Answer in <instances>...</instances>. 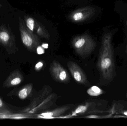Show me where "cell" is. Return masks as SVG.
<instances>
[{
	"mask_svg": "<svg viewBox=\"0 0 127 126\" xmlns=\"http://www.w3.org/2000/svg\"><path fill=\"white\" fill-rule=\"evenodd\" d=\"M19 30L23 44L28 49L33 51L36 46L35 41L25 29L21 20H19Z\"/></svg>",
	"mask_w": 127,
	"mask_h": 126,
	"instance_id": "cell-8",
	"label": "cell"
},
{
	"mask_svg": "<svg viewBox=\"0 0 127 126\" xmlns=\"http://www.w3.org/2000/svg\"><path fill=\"white\" fill-rule=\"evenodd\" d=\"M112 33L106 35L103 40L97 66L104 79L110 80L113 76L115 68Z\"/></svg>",
	"mask_w": 127,
	"mask_h": 126,
	"instance_id": "cell-1",
	"label": "cell"
},
{
	"mask_svg": "<svg viewBox=\"0 0 127 126\" xmlns=\"http://www.w3.org/2000/svg\"><path fill=\"white\" fill-rule=\"evenodd\" d=\"M103 117H101V116L95 115H88L85 117V118H101Z\"/></svg>",
	"mask_w": 127,
	"mask_h": 126,
	"instance_id": "cell-19",
	"label": "cell"
},
{
	"mask_svg": "<svg viewBox=\"0 0 127 126\" xmlns=\"http://www.w3.org/2000/svg\"><path fill=\"white\" fill-rule=\"evenodd\" d=\"M48 44H43L42 47L45 49H47L48 48Z\"/></svg>",
	"mask_w": 127,
	"mask_h": 126,
	"instance_id": "cell-20",
	"label": "cell"
},
{
	"mask_svg": "<svg viewBox=\"0 0 127 126\" xmlns=\"http://www.w3.org/2000/svg\"><path fill=\"white\" fill-rule=\"evenodd\" d=\"M26 25L30 30L32 31H33L34 27V20L32 18H28L26 21Z\"/></svg>",
	"mask_w": 127,
	"mask_h": 126,
	"instance_id": "cell-15",
	"label": "cell"
},
{
	"mask_svg": "<svg viewBox=\"0 0 127 126\" xmlns=\"http://www.w3.org/2000/svg\"><path fill=\"white\" fill-rule=\"evenodd\" d=\"M67 66L73 79L78 83L83 85H87L89 82L83 71L81 67L74 61H69Z\"/></svg>",
	"mask_w": 127,
	"mask_h": 126,
	"instance_id": "cell-4",
	"label": "cell"
},
{
	"mask_svg": "<svg viewBox=\"0 0 127 126\" xmlns=\"http://www.w3.org/2000/svg\"><path fill=\"white\" fill-rule=\"evenodd\" d=\"M124 114L125 115H127V111L125 112H124Z\"/></svg>",
	"mask_w": 127,
	"mask_h": 126,
	"instance_id": "cell-21",
	"label": "cell"
},
{
	"mask_svg": "<svg viewBox=\"0 0 127 126\" xmlns=\"http://www.w3.org/2000/svg\"><path fill=\"white\" fill-rule=\"evenodd\" d=\"M92 105V104L89 103H86L84 105H80L77 108L72 112L71 115L72 117L77 115L83 114L87 112Z\"/></svg>",
	"mask_w": 127,
	"mask_h": 126,
	"instance_id": "cell-11",
	"label": "cell"
},
{
	"mask_svg": "<svg viewBox=\"0 0 127 126\" xmlns=\"http://www.w3.org/2000/svg\"><path fill=\"white\" fill-rule=\"evenodd\" d=\"M50 71L51 77L57 82L66 84L70 81V78L68 72L57 61H53L51 63Z\"/></svg>",
	"mask_w": 127,
	"mask_h": 126,
	"instance_id": "cell-3",
	"label": "cell"
},
{
	"mask_svg": "<svg viewBox=\"0 0 127 126\" xmlns=\"http://www.w3.org/2000/svg\"><path fill=\"white\" fill-rule=\"evenodd\" d=\"M87 94L92 97H97L103 94V91L100 88L93 86L87 90Z\"/></svg>",
	"mask_w": 127,
	"mask_h": 126,
	"instance_id": "cell-12",
	"label": "cell"
},
{
	"mask_svg": "<svg viewBox=\"0 0 127 126\" xmlns=\"http://www.w3.org/2000/svg\"><path fill=\"white\" fill-rule=\"evenodd\" d=\"M11 113L12 111L6 105L3 100L0 98V113L8 114Z\"/></svg>",
	"mask_w": 127,
	"mask_h": 126,
	"instance_id": "cell-13",
	"label": "cell"
},
{
	"mask_svg": "<svg viewBox=\"0 0 127 126\" xmlns=\"http://www.w3.org/2000/svg\"><path fill=\"white\" fill-rule=\"evenodd\" d=\"M0 46L3 47L9 55L15 54L18 50L15 36L5 25L0 26Z\"/></svg>",
	"mask_w": 127,
	"mask_h": 126,
	"instance_id": "cell-2",
	"label": "cell"
},
{
	"mask_svg": "<svg viewBox=\"0 0 127 126\" xmlns=\"http://www.w3.org/2000/svg\"><path fill=\"white\" fill-rule=\"evenodd\" d=\"M70 107L69 106H64L57 108L51 111H47L42 112L39 115L43 116H51V117H58L62 115L66 112Z\"/></svg>",
	"mask_w": 127,
	"mask_h": 126,
	"instance_id": "cell-10",
	"label": "cell"
},
{
	"mask_svg": "<svg viewBox=\"0 0 127 126\" xmlns=\"http://www.w3.org/2000/svg\"><path fill=\"white\" fill-rule=\"evenodd\" d=\"M52 89L49 86H45L39 92L37 96L33 99L27 108L25 109L24 112H29L30 111L36 107L41 103L51 92Z\"/></svg>",
	"mask_w": 127,
	"mask_h": 126,
	"instance_id": "cell-7",
	"label": "cell"
},
{
	"mask_svg": "<svg viewBox=\"0 0 127 126\" xmlns=\"http://www.w3.org/2000/svg\"><path fill=\"white\" fill-rule=\"evenodd\" d=\"M126 24H127V22H126Z\"/></svg>",
	"mask_w": 127,
	"mask_h": 126,
	"instance_id": "cell-22",
	"label": "cell"
},
{
	"mask_svg": "<svg viewBox=\"0 0 127 126\" xmlns=\"http://www.w3.org/2000/svg\"><path fill=\"white\" fill-rule=\"evenodd\" d=\"M58 98V96L55 93L50 94L47 96L41 103L28 113L36 114L41 112L50 108L54 104Z\"/></svg>",
	"mask_w": 127,
	"mask_h": 126,
	"instance_id": "cell-6",
	"label": "cell"
},
{
	"mask_svg": "<svg viewBox=\"0 0 127 126\" xmlns=\"http://www.w3.org/2000/svg\"><path fill=\"white\" fill-rule=\"evenodd\" d=\"M36 52L38 54H42L44 53V50L42 47L38 46L36 49Z\"/></svg>",
	"mask_w": 127,
	"mask_h": 126,
	"instance_id": "cell-18",
	"label": "cell"
},
{
	"mask_svg": "<svg viewBox=\"0 0 127 126\" xmlns=\"http://www.w3.org/2000/svg\"><path fill=\"white\" fill-rule=\"evenodd\" d=\"M1 7V4H0V7Z\"/></svg>",
	"mask_w": 127,
	"mask_h": 126,
	"instance_id": "cell-23",
	"label": "cell"
},
{
	"mask_svg": "<svg viewBox=\"0 0 127 126\" xmlns=\"http://www.w3.org/2000/svg\"><path fill=\"white\" fill-rule=\"evenodd\" d=\"M24 80V75L19 69H16L10 72L4 81L2 87L10 88L18 86Z\"/></svg>",
	"mask_w": 127,
	"mask_h": 126,
	"instance_id": "cell-5",
	"label": "cell"
},
{
	"mask_svg": "<svg viewBox=\"0 0 127 126\" xmlns=\"http://www.w3.org/2000/svg\"><path fill=\"white\" fill-rule=\"evenodd\" d=\"M83 17V14L82 13H77L73 16V18L75 20H79L81 19Z\"/></svg>",
	"mask_w": 127,
	"mask_h": 126,
	"instance_id": "cell-17",
	"label": "cell"
},
{
	"mask_svg": "<svg viewBox=\"0 0 127 126\" xmlns=\"http://www.w3.org/2000/svg\"><path fill=\"white\" fill-rule=\"evenodd\" d=\"M33 85L32 84H28L21 88L16 90L11 91L8 94V96H17L20 100H25L29 97L32 91Z\"/></svg>",
	"mask_w": 127,
	"mask_h": 126,
	"instance_id": "cell-9",
	"label": "cell"
},
{
	"mask_svg": "<svg viewBox=\"0 0 127 126\" xmlns=\"http://www.w3.org/2000/svg\"><path fill=\"white\" fill-rule=\"evenodd\" d=\"M86 43V40L83 38H80L76 41L74 44V47L75 50V52H77L80 49L83 44Z\"/></svg>",
	"mask_w": 127,
	"mask_h": 126,
	"instance_id": "cell-14",
	"label": "cell"
},
{
	"mask_svg": "<svg viewBox=\"0 0 127 126\" xmlns=\"http://www.w3.org/2000/svg\"><path fill=\"white\" fill-rule=\"evenodd\" d=\"M44 64L42 61H39L36 64L35 67V70L36 71H39L41 70L43 67Z\"/></svg>",
	"mask_w": 127,
	"mask_h": 126,
	"instance_id": "cell-16",
	"label": "cell"
}]
</instances>
